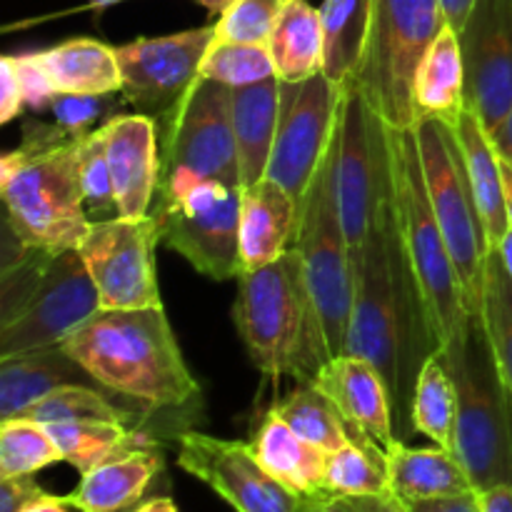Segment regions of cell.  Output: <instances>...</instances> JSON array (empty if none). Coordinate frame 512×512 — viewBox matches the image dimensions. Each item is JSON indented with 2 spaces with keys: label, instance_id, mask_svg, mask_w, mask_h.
Wrapping results in <instances>:
<instances>
[{
  "label": "cell",
  "instance_id": "6da1fadb",
  "mask_svg": "<svg viewBox=\"0 0 512 512\" xmlns=\"http://www.w3.org/2000/svg\"><path fill=\"white\" fill-rule=\"evenodd\" d=\"M355 295L350 320L348 353L370 360L383 375L393 398V408L408 405L413 398L415 373L413 345L435 353L433 340L420 338L428 333L418 288L405 258L403 235L393 203V180L388 160V130H385V160L378 193L373 203L368 238L353 258ZM423 365V363H420Z\"/></svg>",
  "mask_w": 512,
  "mask_h": 512
},
{
  "label": "cell",
  "instance_id": "7a4b0ae2",
  "mask_svg": "<svg viewBox=\"0 0 512 512\" xmlns=\"http://www.w3.org/2000/svg\"><path fill=\"white\" fill-rule=\"evenodd\" d=\"M60 348L105 390L145 410H183L200 398L165 308L98 310Z\"/></svg>",
  "mask_w": 512,
  "mask_h": 512
},
{
  "label": "cell",
  "instance_id": "3957f363",
  "mask_svg": "<svg viewBox=\"0 0 512 512\" xmlns=\"http://www.w3.org/2000/svg\"><path fill=\"white\" fill-rule=\"evenodd\" d=\"M80 140L58 123L28 118L23 143L0 158L5 225L20 243L78 250L90 225L78 173Z\"/></svg>",
  "mask_w": 512,
  "mask_h": 512
},
{
  "label": "cell",
  "instance_id": "277c9868",
  "mask_svg": "<svg viewBox=\"0 0 512 512\" xmlns=\"http://www.w3.org/2000/svg\"><path fill=\"white\" fill-rule=\"evenodd\" d=\"M233 320L255 368L268 378L310 383L330 360L300 253L238 275Z\"/></svg>",
  "mask_w": 512,
  "mask_h": 512
},
{
  "label": "cell",
  "instance_id": "5b68a950",
  "mask_svg": "<svg viewBox=\"0 0 512 512\" xmlns=\"http://www.w3.org/2000/svg\"><path fill=\"white\" fill-rule=\"evenodd\" d=\"M100 308L78 250L5 248L0 288V358L55 348Z\"/></svg>",
  "mask_w": 512,
  "mask_h": 512
},
{
  "label": "cell",
  "instance_id": "8992f818",
  "mask_svg": "<svg viewBox=\"0 0 512 512\" xmlns=\"http://www.w3.org/2000/svg\"><path fill=\"white\" fill-rule=\"evenodd\" d=\"M385 130H388L393 203L403 235L405 258L418 288L430 340L435 350H445L468 338L473 323L480 320L470 315L453 255L430 205L415 128L395 130L385 125Z\"/></svg>",
  "mask_w": 512,
  "mask_h": 512
},
{
  "label": "cell",
  "instance_id": "52a82bcc",
  "mask_svg": "<svg viewBox=\"0 0 512 512\" xmlns=\"http://www.w3.org/2000/svg\"><path fill=\"white\" fill-rule=\"evenodd\" d=\"M435 353L458 388L455 458L475 493L498 485L512 488V395L495 368L483 323H473L468 338Z\"/></svg>",
  "mask_w": 512,
  "mask_h": 512
},
{
  "label": "cell",
  "instance_id": "ba28073f",
  "mask_svg": "<svg viewBox=\"0 0 512 512\" xmlns=\"http://www.w3.org/2000/svg\"><path fill=\"white\" fill-rule=\"evenodd\" d=\"M448 25L440 0H373L368 48L355 88L388 128H415L413 80Z\"/></svg>",
  "mask_w": 512,
  "mask_h": 512
},
{
  "label": "cell",
  "instance_id": "9c48e42d",
  "mask_svg": "<svg viewBox=\"0 0 512 512\" xmlns=\"http://www.w3.org/2000/svg\"><path fill=\"white\" fill-rule=\"evenodd\" d=\"M158 120V195L180 193L198 183L243 188L233 130V88L200 75L188 93Z\"/></svg>",
  "mask_w": 512,
  "mask_h": 512
},
{
  "label": "cell",
  "instance_id": "30bf717a",
  "mask_svg": "<svg viewBox=\"0 0 512 512\" xmlns=\"http://www.w3.org/2000/svg\"><path fill=\"white\" fill-rule=\"evenodd\" d=\"M293 245L303 260L305 283L318 310L330 358L345 355L353 320L355 268L335 195L333 148L325 155L305 198L300 200Z\"/></svg>",
  "mask_w": 512,
  "mask_h": 512
},
{
  "label": "cell",
  "instance_id": "8fae6325",
  "mask_svg": "<svg viewBox=\"0 0 512 512\" xmlns=\"http://www.w3.org/2000/svg\"><path fill=\"white\" fill-rule=\"evenodd\" d=\"M415 138H418L420 160H423L430 205H433V213L438 218L440 230H443L450 255H453L470 315L480 320L485 265H488L493 245H490L483 218H480L478 205H475L473 190H470L468 170H465L458 138H455L453 125L433 118L418 120Z\"/></svg>",
  "mask_w": 512,
  "mask_h": 512
},
{
  "label": "cell",
  "instance_id": "7c38bea8",
  "mask_svg": "<svg viewBox=\"0 0 512 512\" xmlns=\"http://www.w3.org/2000/svg\"><path fill=\"white\" fill-rule=\"evenodd\" d=\"M240 195L243 188L223 183H198L180 193L160 195L153 213L160 240L205 278L238 280L243 273Z\"/></svg>",
  "mask_w": 512,
  "mask_h": 512
},
{
  "label": "cell",
  "instance_id": "4fadbf2b",
  "mask_svg": "<svg viewBox=\"0 0 512 512\" xmlns=\"http://www.w3.org/2000/svg\"><path fill=\"white\" fill-rule=\"evenodd\" d=\"M158 243L160 225L155 215L90 220L78 253L98 288L100 308H163L155 275Z\"/></svg>",
  "mask_w": 512,
  "mask_h": 512
},
{
  "label": "cell",
  "instance_id": "5bb4252c",
  "mask_svg": "<svg viewBox=\"0 0 512 512\" xmlns=\"http://www.w3.org/2000/svg\"><path fill=\"white\" fill-rule=\"evenodd\" d=\"M343 93L325 73L300 83L280 80L278 130L265 178L283 185L298 205L333 148Z\"/></svg>",
  "mask_w": 512,
  "mask_h": 512
},
{
  "label": "cell",
  "instance_id": "9a60e30c",
  "mask_svg": "<svg viewBox=\"0 0 512 512\" xmlns=\"http://www.w3.org/2000/svg\"><path fill=\"white\" fill-rule=\"evenodd\" d=\"M333 150L340 220L355 258L368 238L385 160V123L365 103L355 85H345Z\"/></svg>",
  "mask_w": 512,
  "mask_h": 512
},
{
  "label": "cell",
  "instance_id": "2e32d148",
  "mask_svg": "<svg viewBox=\"0 0 512 512\" xmlns=\"http://www.w3.org/2000/svg\"><path fill=\"white\" fill-rule=\"evenodd\" d=\"M215 40V23L180 33L138 38L115 48L123 73V100L138 113L160 118L168 113L190 85L200 78V68Z\"/></svg>",
  "mask_w": 512,
  "mask_h": 512
},
{
  "label": "cell",
  "instance_id": "e0dca14e",
  "mask_svg": "<svg viewBox=\"0 0 512 512\" xmlns=\"http://www.w3.org/2000/svg\"><path fill=\"white\" fill-rule=\"evenodd\" d=\"M175 440L180 468L208 485L235 512H300L303 498L263 468L250 443L198 430H183Z\"/></svg>",
  "mask_w": 512,
  "mask_h": 512
},
{
  "label": "cell",
  "instance_id": "ac0fdd59",
  "mask_svg": "<svg viewBox=\"0 0 512 512\" xmlns=\"http://www.w3.org/2000/svg\"><path fill=\"white\" fill-rule=\"evenodd\" d=\"M458 38L465 108L493 133L512 108V0H475Z\"/></svg>",
  "mask_w": 512,
  "mask_h": 512
},
{
  "label": "cell",
  "instance_id": "d6986e66",
  "mask_svg": "<svg viewBox=\"0 0 512 512\" xmlns=\"http://www.w3.org/2000/svg\"><path fill=\"white\" fill-rule=\"evenodd\" d=\"M310 383L333 400L353 438L365 440L383 453L400 443L393 428V398L370 360L353 353L330 358Z\"/></svg>",
  "mask_w": 512,
  "mask_h": 512
},
{
  "label": "cell",
  "instance_id": "ffe728a7",
  "mask_svg": "<svg viewBox=\"0 0 512 512\" xmlns=\"http://www.w3.org/2000/svg\"><path fill=\"white\" fill-rule=\"evenodd\" d=\"M103 140L118 215H150V203L160 188L158 120L145 113H120L103 125Z\"/></svg>",
  "mask_w": 512,
  "mask_h": 512
},
{
  "label": "cell",
  "instance_id": "44dd1931",
  "mask_svg": "<svg viewBox=\"0 0 512 512\" xmlns=\"http://www.w3.org/2000/svg\"><path fill=\"white\" fill-rule=\"evenodd\" d=\"M298 200L275 180L263 178L240 195V260L243 270L275 263L293 248Z\"/></svg>",
  "mask_w": 512,
  "mask_h": 512
},
{
  "label": "cell",
  "instance_id": "7402d4cb",
  "mask_svg": "<svg viewBox=\"0 0 512 512\" xmlns=\"http://www.w3.org/2000/svg\"><path fill=\"white\" fill-rule=\"evenodd\" d=\"M68 385L105 390L60 345L0 358V418H23L45 395Z\"/></svg>",
  "mask_w": 512,
  "mask_h": 512
},
{
  "label": "cell",
  "instance_id": "603a6c76",
  "mask_svg": "<svg viewBox=\"0 0 512 512\" xmlns=\"http://www.w3.org/2000/svg\"><path fill=\"white\" fill-rule=\"evenodd\" d=\"M163 473L165 458L158 445L130 450L80 475L68 500L83 512H133L148 500Z\"/></svg>",
  "mask_w": 512,
  "mask_h": 512
},
{
  "label": "cell",
  "instance_id": "cb8c5ba5",
  "mask_svg": "<svg viewBox=\"0 0 512 512\" xmlns=\"http://www.w3.org/2000/svg\"><path fill=\"white\" fill-rule=\"evenodd\" d=\"M455 138H458L460 153H463L465 170H468L470 190H473L475 205L483 218L485 233L493 248H500L510 233L508 205H505V180L503 163L495 153V145L490 133L483 128L478 115L465 110L453 125Z\"/></svg>",
  "mask_w": 512,
  "mask_h": 512
},
{
  "label": "cell",
  "instance_id": "d4e9b609",
  "mask_svg": "<svg viewBox=\"0 0 512 512\" xmlns=\"http://www.w3.org/2000/svg\"><path fill=\"white\" fill-rule=\"evenodd\" d=\"M280 113V78L233 88V130L243 188L268 175Z\"/></svg>",
  "mask_w": 512,
  "mask_h": 512
},
{
  "label": "cell",
  "instance_id": "484cf974",
  "mask_svg": "<svg viewBox=\"0 0 512 512\" xmlns=\"http://www.w3.org/2000/svg\"><path fill=\"white\" fill-rule=\"evenodd\" d=\"M415 120L455 125L465 113V60L458 30L445 25L425 53L413 80ZM418 125V123H415Z\"/></svg>",
  "mask_w": 512,
  "mask_h": 512
},
{
  "label": "cell",
  "instance_id": "4316f807",
  "mask_svg": "<svg viewBox=\"0 0 512 512\" xmlns=\"http://www.w3.org/2000/svg\"><path fill=\"white\" fill-rule=\"evenodd\" d=\"M385 468H388L390 490L405 503L450 498L475 490L453 450L440 445L408 448L405 443H398L385 453Z\"/></svg>",
  "mask_w": 512,
  "mask_h": 512
},
{
  "label": "cell",
  "instance_id": "83f0119b",
  "mask_svg": "<svg viewBox=\"0 0 512 512\" xmlns=\"http://www.w3.org/2000/svg\"><path fill=\"white\" fill-rule=\"evenodd\" d=\"M250 448H253L255 458L263 463V468L300 498L325 493L323 480L328 453L305 443L273 410L263 415L258 430L250 438Z\"/></svg>",
  "mask_w": 512,
  "mask_h": 512
},
{
  "label": "cell",
  "instance_id": "f1b7e54d",
  "mask_svg": "<svg viewBox=\"0 0 512 512\" xmlns=\"http://www.w3.org/2000/svg\"><path fill=\"white\" fill-rule=\"evenodd\" d=\"M35 55L60 95L123 93V73L113 45L93 38H73Z\"/></svg>",
  "mask_w": 512,
  "mask_h": 512
},
{
  "label": "cell",
  "instance_id": "f546056e",
  "mask_svg": "<svg viewBox=\"0 0 512 512\" xmlns=\"http://www.w3.org/2000/svg\"><path fill=\"white\" fill-rule=\"evenodd\" d=\"M275 75L283 83H300L323 73L325 35L320 8L308 0H293L275 23L268 38Z\"/></svg>",
  "mask_w": 512,
  "mask_h": 512
},
{
  "label": "cell",
  "instance_id": "4dcf8cb0",
  "mask_svg": "<svg viewBox=\"0 0 512 512\" xmlns=\"http://www.w3.org/2000/svg\"><path fill=\"white\" fill-rule=\"evenodd\" d=\"M50 438L58 445L63 463L73 465L80 475L118 455L138 448H153V433L143 428H130L110 420H80V423H53L45 425Z\"/></svg>",
  "mask_w": 512,
  "mask_h": 512
},
{
  "label": "cell",
  "instance_id": "1f68e13d",
  "mask_svg": "<svg viewBox=\"0 0 512 512\" xmlns=\"http://www.w3.org/2000/svg\"><path fill=\"white\" fill-rule=\"evenodd\" d=\"M320 18L325 35L323 73L343 88L353 85L368 48L373 0H325Z\"/></svg>",
  "mask_w": 512,
  "mask_h": 512
},
{
  "label": "cell",
  "instance_id": "d6a6232c",
  "mask_svg": "<svg viewBox=\"0 0 512 512\" xmlns=\"http://www.w3.org/2000/svg\"><path fill=\"white\" fill-rule=\"evenodd\" d=\"M410 423L418 433L445 450H453L458 425V388L438 353L420 365L410 398Z\"/></svg>",
  "mask_w": 512,
  "mask_h": 512
},
{
  "label": "cell",
  "instance_id": "836d02e7",
  "mask_svg": "<svg viewBox=\"0 0 512 512\" xmlns=\"http://www.w3.org/2000/svg\"><path fill=\"white\" fill-rule=\"evenodd\" d=\"M270 410L295 435H300L305 443L315 445L323 453H335L353 440V433L333 400L313 383H300L288 398L278 400Z\"/></svg>",
  "mask_w": 512,
  "mask_h": 512
},
{
  "label": "cell",
  "instance_id": "e575fe53",
  "mask_svg": "<svg viewBox=\"0 0 512 512\" xmlns=\"http://www.w3.org/2000/svg\"><path fill=\"white\" fill-rule=\"evenodd\" d=\"M480 320L500 380L512 395V275L498 248L490 250L485 265Z\"/></svg>",
  "mask_w": 512,
  "mask_h": 512
},
{
  "label": "cell",
  "instance_id": "d590c367",
  "mask_svg": "<svg viewBox=\"0 0 512 512\" xmlns=\"http://www.w3.org/2000/svg\"><path fill=\"white\" fill-rule=\"evenodd\" d=\"M115 398L118 395H113L110 390L68 385V388H60L55 393L45 395L23 418L38 420L43 425L80 423V420H110V423L130 425V428H143L145 415L128 408V405H120Z\"/></svg>",
  "mask_w": 512,
  "mask_h": 512
},
{
  "label": "cell",
  "instance_id": "8d00e7d4",
  "mask_svg": "<svg viewBox=\"0 0 512 512\" xmlns=\"http://www.w3.org/2000/svg\"><path fill=\"white\" fill-rule=\"evenodd\" d=\"M323 490L340 498H365V495L390 493L385 453L365 440L353 438L325 460Z\"/></svg>",
  "mask_w": 512,
  "mask_h": 512
},
{
  "label": "cell",
  "instance_id": "74e56055",
  "mask_svg": "<svg viewBox=\"0 0 512 512\" xmlns=\"http://www.w3.org/2000/svg\"><path fill=\"white\" fill-rule=\"evenodd\" d=\"M55 463H63V455L43 423L30 418L0 423V478L35 475Z\"/></svg>",
  "mask_w": 512,
  "mask_h": 512
},
{
  "label": "cell",
  "instance_id": "f35d334b",
  "mask_svg": "<svg viewBox=\"0 0 512 512\" xmlns=\"http://www.w3.org/2000/svg\"><path fill=\"white\" fill-rule=\"evenodd\" d=\"M200 75L228 88L260 83L273 78L275 65L268 45L260 43H230V40H213L208 55L203 60Z\"/></svg>",
  "mask_w": 512,
  "mask_h": 512
},
{
  "label": "cell",
  "instance_id": "ab89813d",
  "mask_svg": "<svg viewBox=\"0 0 512 512\" xmlns=\"http://www.w3.org/2000/svg\"><path fill=\"white\" fill-rule=\"evenodd\" d=\"M78 173L85 208H88V215H93L90 220L118 218V203H115L113 175H110L108 155H105L103 128L80 140Z\"/></svg>",
  "mask_w": 512,
  "mask_h": 512
},
{
  "label": "cell",
  "instance_id": "60d3db41",
  "mask_svg": "<svg viewBox=\"0 0 512 512\" xmlns=\"http://www.w3.org/2000/svg\"><path fill=\"white\" fill-rule=\"evenodd\" d=\"M293 0H235L215 20V40L268 45L275 23Z\"/></svg>",
  "mask_w": 512,
  "mask_h": 512
},
{
  "label": "cell",
  "instance_id": "b9f144b4",
  "mask_svg": "<svg viewBox=\"0 0 512 512\" xmlns=\"http://www.w3.org/2000/svg\"><path fill=\"white\" fill-rule=\"evenodd\" d=\"M123 103L125 100H118V95H58L50 113L73 138H88L123 113Z\"/></svg>",
  "mask_w": 512,
  "mask_h": 512
},
{
  "label": "cell",
  "instance_id": "7bdbcfd3",
  "mask_svg": "<svg viewBox=\"0 0 512 512\" xmlns=\"http://www.w3.org/2000/svg\"><path fill=\"white\" fill-rule=\"evenodd\" d=\"M15 58V70H18L20 88H23V100L25 108L30 110H50V105L58 98V90H55L53 80L45 73L43 63L38 60L35 53H23L13 55Z\"/></svg>",
  "mask_w": 512,
  "mask_h": 512
},
{
  "label": "cell",
  "instance_id": "ee69618b",
  "mask_svg": "<svg viewBox=\"0 0 512 512\" xmlns=\"http://www.w3.org/2000/svg\"><path fill=\"white\" fill-rule=\"evenodd\" d=\"M45 498H50V493L35 483L33 475L0 478V512H23Z\"/></svg>",
  "mask_w": 512,
  "mask_h": 512
},
{
  "label": "cell",
  "instance_id": "f6af8a7d",
  "mask_svg": "<svg viewBox=\"0 0 512 512\" xmlns=\"http://www.w3.org/2000/svg\"><path fill=\"white\" fill-rule=\"evenodd\" d=\"M25 110L23 88H20L18 70H15L13 55L0 58V123L20 118Z\"/></svg>",
  "mask_w": 512,
  "mask_h": 512
},
{
  "label": "cell",
  "instance_id": "bcb514c9",
  "mask_svg": "<svg viewBox=\"0 0 512 512\" xmlns=\"http://www.w3.org/2000/svg\"><path fill=\"white\" fill-rule=\"evenodd\" d=\"M410 512H480L478 493L450 495V498H433V500H413L405 503Z\"/></svg>",
  "mask_w": 512,
  "mask_h": 512
},
{
  "label": "cell",
  "instance_id": "7dc6e473",
  "mask_svg": "<svg viewBox=\"0 0 512 512\" xmlns=\"http://www.w3.org/2000/svg\"><path fill=\"white\" fill-rule=\"evenodd\" d=\"M358 512H410L405 500L390 490L383 495H365V498H348Z\"/></svg>",
  "mask_w": 512,
  "mask_h": 512
},
{
  "label": "cell",
  "instance_id": "c3c4849f",
  "mask_svg": "<svg viewBox=\"0 0 512 512\" xmlns=\"http://www.w3.org/2000/svg\"><path fill=\"white\" fill-rule=\"evenodd\" d=\"M480 512H512V488L508 485H498L478 493Z\"/></svg>",
  "mask_w": 512,
  "mask_h": 512
},
{
  "label": "cell",
  "instance_id": "681fc988",
  "mask_svg": "<svg viewBox=\"0 0 512 512\" xmlns=\"http://www.w3.org/2000/svg\"><path fill=\"white\" fill-rule=\"evenodd\" d=\"M490 140H493L495 153L500 155V160H503V163H508L512 168V108H510V113L505 115L503 123H500L498 128L490 133Z\"/></svg>",
  "mask_w": 512,
  "mask_h": 512
},
{
  "label": "cell",
  "instance_id": "f907efd6",
  "mask_svg": "<svg viewBox=\"0 0 512 512\" xmlns=\"http://www.w3.org/2000/svg\"><path fill=\"white\" fill-rule=\"evenodd\" d=\"M440 3H443V13L448 25L460 33V28H463L465 20H468V13L470 8H473L475 0H440Z\"/></svg>",
  "mask_w": 512,
  "mask_h": 512
},
{
  "label": "cell",
  "instance_id": "816d5d0a",
  "mask_svg": "<svg viewBox=\"0 0 512 512\" xmlns=\"http://www.w3.org/2000/svg\"><path fill=\"white\" fill-rule=\"evenodd\" d=\"M23 512H83V510L75 508V505L68 500V495H65V498L50 495V498H45V500H40V503L30 505V508L23 510Z\"/></svg>",
  "mask_w": 512,
  "mask_h": 512
},
{
  "label": "cell",
  "instance_id": "f5cc1de1",
  "mask_svg": "<svg viewBox=\"0 0 512 512\" xmlns=\"http://www.w3.org/2000/svg\"><path fill=\"white\" fill-rule=\"evenodd\" d=\"M133 512H180V510L178 505H175V500L168 498V495H153V498H148L145 503H140Z\"/></svg>",
  "mask_w": 512,
  "mask_h": 512
},
{
  "label": "cell",
  "instance_id": "db71d44e",
  "mask_svg": "<svg viewBox=\"0 0 512 512\" xmlns=\"http://www.w3.org/2000/svg\"><path fill=\"white\" fill-rule=\"evenodd\" d=\"M320 498H323L325 512H358V510H355V505L350 503L348 498H340V495L323 493V495H320Z\"/></svg>",
  "mask_w": 512,
  "mask_h": 512
},
{
  "label": "cell",
  "instance_id": "11a10c76",
  "mask_svg": "<svg viewBox=\"0 0 512 512\" xmlns=\"http://www.w3.org/2000/svg\"><path fill=\"white\" fill-rule=\"evenodd\" d=\"M195 3H198V5H203V8L208 10V13L213 15L215 20H218L220 15H223L225 10H228L230 5L235 3V0H195Z\"/></svg>",
  "mask_w": 512,
  "mask_h": 512
},
{
  "label": "cell",
  "instance_id": "9f6ffc18",
  "mask_svg": "<svg viewBox=\"0 0 512 512\" xmlns=\"http://www.w3.org/2000/svg\"><path fill=\"white\" fill-rule=\"evenodd\" d=\"M503 163V160H500ZM503 180H505V205H508V220L512 230V168L508 163H503Z\"/></svg>",
  "mask_w": 512,
  "mask_h": 512
},
{
  "label": "cell",
  "instance_id": "6f0895ef",
  "mask_svg": "<svg viewBox=\"0 0 512 512\" xmlns=\"http://www.w3.org/2000/svg\"><path fill=\"white\" fill-rule=\"evenodd\" d=\"M300 512H325L323 498H320V495H310V498H303V503H300Z\"/></svg>",
  "mask_w": 512,
  "mask_h": 512
},
{
  "label": "cell",
  "instance_id": "680465c9",
  "mask_svg": "<svg viewBox=\"0 0 512 512\" xmlns=\"http://www.w3.org/2000/svg\"><path fill=\"white\" fill-rule=\"evenodd\" d=\"M500 253H503V260H505V265H508V270H510V275H512V230L508 233V238L503 240V245H500Z\"/></svg>",
  "mask_w": 512,
  "mask_h": 512
},
{
  "label": "cell",
  "instance_id": "91938a15",
  "mask_svg": "<svg viewBox=\"0 0 512 512\" xmlns=\"http://www.w3.org/2000/svg\"><path fill=\"white\" fill-rule=\"evenodd\" d=\"M118 3H125V0H88V8L93 10V13H103V10L113 8V5Z\"/></svg>",
  "mask_w": 512,
  "mask_h": 512
}]
</instances>
